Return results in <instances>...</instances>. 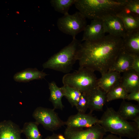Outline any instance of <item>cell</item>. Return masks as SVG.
<instances>
[{
  "label": "cell",
  "instance_id": "5",
  "mask_svg": "<svg viewBox=\"0 0 139 139\" xmlns=\"http://www.w3.org/2000/svg\"><path fill=\"white\" fill-rule=\"evenodd\" d=\"M97 79L94 72L85 68L66 74L62 78L63 85L74 88L81 93H87L97 86Z\"/></svg>",
  "mask_w": 139,
  "mask_h": 139
},
{
  "label": "cell",
  "instance_id": "23",
  "mask_svg": "<svg viewBox=\"0 0 139 139\" xmlns=\"http://www.w3.org/2000/svg\"><path fill=\"white\" fill-rule=\"evenodd\" d=\"M128 94L120 82L114 86L107 93V102L120 99H127Z\"/></svg>",
  "mask_w": 139,
  "mask_h": 139
},
{
  "label": "cell",
  "instance_id": "10",
  "mask_svg": "<svg viewBox=\"0 0 139 139\" xmlns=\"http://www.w3.org/2000/svg\"><path fill=\"white\" fill-rule=\"evenodd\" d=\"M101 20L106 33L121 38L126 34L127 32L122 21L116 15H108Z\"/></svg>",
  "mask_w": 139,
  "mask_h": 139
},
{
  "label": "cell",
  "instance_id": "26",
  "mask_svg": "<svg viewBox=\"0 0 139 139\" xmlns=\"http://www.w3.org/2000/svg\"><path fill=\"white\" fill-rule=\"evenodd\" d=\"M79 113H85L89 107V101L86 93H82L75 106Z\"/></svg>",
  "mask_w": 139,
  "mask_h": 139
},
{
  "label": "cell",
  "instance_id": "11",
  "mask_svg": "<svg viewBox=\"0 0 139 139\" xmlns=\"http://www.w3.org/2000/svg\"><path fill=\"white\" fill-rule=\"evenodd\" d=\"M87 93L89 113L92 114L94 110L102 111L104 105L107 102V93L97 86Z\"/></svg>",
  "mask_w": 139,
  "mask_h": 139
},
{
  "label": "cell",
  "instance_id": "27",
  "mask_svg": "<svg viewBox=\"0 0 139 139\" xmlns=\"http://www.w3.org/2000/svg\"><path fill=\"white\" fill-rule=\"evenodd\" d=\"M125 8L131 13L139 18V0H129Z\"/></svg>",
  "mask_w": 139,
  "mask_h": 139
},
{
  "label": "cell",
  "instance_id": "30",
  "mask_svg": "<svg viewBox=\"0 0 139 139\" xmlns=\"http://www.w3.org/2000/svg\"><path fill=\"white\" fill-rule=\"evenodd\" d=\"M44 139H66L64 136L61 134L53 133L51 136H48Z\"/></svg>",
  "mask_w": 139,
  "mask_h": 139
},
{
  "label": "cell",
  "instance_id": "9",
  "mask_svg": "<svg viewBox=\"0 0 139 139\" xmlns=\"http://www.w3.org/2000/svg\"><path fill=\"white\" fill-rule=\"evenodd\" d=\"M100 119L91 114L78 112L76 114L70 116L65 121V125L68 128L82 129L88 128L96 124H100Z\"/></svg>",
  "mask_w": 139,
  "mask_h": 139
},
{
  "label": "cell",
  "instance_id": "2",
  "mask_svg": "<svg viewBox=\"0 0 139 139\" xmlns=\"http://www.w3.org/2000/svg\"><path fill=\"white\" fill-rule=\"evenodd\" d=\"M129 0H76V8L86 18L101 19L116 15L125 8Z\"/></svg>",
  "mask_w": 139,
  "mask_h": 139
},
{
  "label": "cell",
  "instance_id": "33",
  "mask_svg": "<svg viewBox=\"0 0 139 139\" xmlns=\"http://www.w3.org/2000/svg\"><path fill=\"white\" fill-rule=\"evenodd\" d=\"M136 139H139V134L136 137Z\"/></svg>",
  "mask_w": 139,
  "mask_h": 139
},
{
  "label": "cell",
  "instance_id": "12",
  "mask_svg": "<svg viewBox=\"0 0 139 139\" xmlns=\"http://www.w3.org/2000/svg\"><path fill=\"white\" fill-rule=\"evenodd\" d=\"M81 41H93L99 39L105 36V32L101 19L91 20L84 31Z\"/></svg>",
  "mask_w": 139,
  "mask_h": 139
},
{
  "label": "cell",
  "instance_id": "16",
  "mask_svg": "<svg viewBox=\"0 0 139 139\" xmlns=\"http://www.w3.org/2000/svg\"><path fill=\"white\" fill-rule=\"evenodd\" d=\"M120 73L115 71L108 72L101 75L97 79V86L107 93L115 85L120 82Z\"/></svg>",
  "mask_w": 139,
  "mask_h": 139
},
{
  "label": "cell",
  "instance_id": "25",
  "mask_svg": "<svg viewBox=\"0 0 139 139\" xmlns=\"http://www.w3.org/2000/svg\"><path fill=\"white\" fill-rule=\"evenodd\" d=\"M76 0H51L50 3L55 10L64 15L69 14V10L71 6L74 4Z\"/></svg>",
  "mask_w": 139,
  "mask_h": 139
},
{
  "label": "cell",
  "instance_id": "15",
  "mask_svg": "<svg viewBox=\"0 0 139 139\" xmlns=\"http://www.w3.org/2000/svg\"><path fill=\"white\" fill-rule=\"evenodd\" d=\"M133 61L132 56L121 49L108 72L115 71L120 73L132 69Z\"/></svg>",
  "mask_w": 139,
  "mask_h": 139
},
{
  "label": "cell",
  "instance_id": "4",
  "mask_svg": "<svg viewBox=\"0 0 139 139\" xmlns=\"http://www.w3.org/2000/svg\"><path fill=\"white\" fill-rule=\"evenodd\" d=\"M81 42L76 38L59 51L51 56L42 64L43 68L67 74L72 69L77 60V55Z\"/></svg>",
  "mask_w": 139,
  "mask_h": 139
},
{
  "label": "cell",
  "instance_id": "7",
  "mask_svg": "<svg viewBox=\"0 0 139 139\" xmlns=\"http://www.w3.org/2000/svg\"><path fill=\"white\" fill-rule=\"evenodd\" d=\"M55 110L54 109L38 107L33 111L32 116L39 124L41 125L47 130L53 132L65 125V121L60 118Z\"/></svg>",
  "mask_w": 139,
  "mask_h": 139
},
{
  "label": "cell",
  "instance_id": "1",
  "mask_svg": "<svg viewBox=\"0 0 139 139\" xmlns=\"http://www.w3.org/2000/svg\"><path fill=\"white\" fill-rule=\"evenodd\" d=\"M122 48V38L109 34L95 40L84 41L78 53L79 68L98 71L102 75L111 68Z\"/></svg>",
  "mask_w": 139,
  "mask_h": 139
},
{
  "label": "cell",
  "instance_id": "6",
  "mask_svg": "<svg viewBox=\"0 0 139 139\" xmlns=\"http://www.w3.org/2000/svg\"><path fill=\"white\" fill-rule=\"evenodd\" d=\"M86 19L79 11L76 12L72 14H68L59 18L57 26L61 32L74 39L78 33L83 31L87 25Z\"/></svg>",
  "mask_w": 139,
  "mask_h": 139
},
{
  "label": "cell",
  "instance_id": "8",
  "mask_svg": "<svg viewBox=\"0 0 139 139\" xmlns=\"http://www.w3.org/2000/svg\"><path fill=\"white\" fill-rule=\"evenodd\" d=\"M106 132L98 124L86 129L66 128L64 132L66 139H102Z\"/></svg>",
  "mask_w": 139,
  "mask_h": 139
},
{
  "label": "cell",
  "instance_id": "29",
  "mask_svg": "<svg viewBox=\"0 0 139 139\" xmlns=\"http://www.w3.org/2000/svg\"><path fill=\"white\" fill-rule=\"evenodd\" d=\"M132 56L133 58L132 69L139 73V56Z\"/></svg>",
  "mask_w": 139,
  "mask_h": 139
},
{
  "label": "cell",
  "instance_id": "32",
  "mask_svg": "<svg viewBox=\"0 0 139 139\" xmlns=\"http://www.w3.org/2000/svg\"><path fill=\"white\" fill-rule=\"evenodd\" d=\"M137 126L139 127V116L137 117L133 121Z\"/></svg>",
  "mask_w": 139,
  "mask_h": 139
},
{
  "label": "cell",
  "instance_id": "20",
  "mask_svg": "<svg viewBox=\"0 0 139 139\" xmlns=\"http://www.w3.org/2000/svg\"><path fill=\"white\" fill-rule=\"evenodd\" d=\"M117 112L125 120L133 121L135 118L139 116V106L123 100Z\"/></svg>",
  "mask_w": 139,
  "mask_h": 139
},
{
  "label": "cell",
  "instance_id": "3",
  "mask_svg": "<svg viewBox=\"0 0 139 139\" xmlns=\"http://www.w3.org/2000/svg\"><path fill=\"white\" fill-rule=\"evenodd\" d=\"M99 119L106 132L129 138H135L139 134V127L135 122L125 120L112 107L108 108Z\"/></svg>",
  "mask_w": 139,
  "mask_h": 139
},
{
  "label": "cell",
  "instance_id": "14",
  "mask_svg": "<svg viewBox=\"0 0 139 139\" xmlns=\"http://www.w3.org/2000/svg\"><path fill=\"white\" fill-rule=\"evenodd\" d=\"M122 40V49L132 56H139V30L127 32Z\"/></svg>",
  "mask_w": 139,
  "mask_h": 139
},
{
  "label": "cell",
  "instance_id": "17",
  "mask_svg": "<svg viewBox=\"0 0 139 139\" xmlns=\"http://www.w3.org/2000/svg\"><path fill=\"white\" fill-rule=\"evenodd\" d=\"M123 73L120 82L128 93L139 90V73L132 69Z\"/></svg>",
  "mask_w": 139,
  "mask_h": 139
},
{
  "label": "cell",
  "instance_id": "19",
  "mask_svg": "<svg viewBox=\"0 0 139 139\" xmlns=\"http://www.w3.org/2000/svg\"><path fill=\"white\" fill-rule=\"evenodd\" d=\"M116 15L122 21L127 32L139 30V18L131 13L125 8Z\"/></svg>",
  "mask_w": 139,
  "mask_h": 139
},
{
  "label": "cell",
  "instance_id": "13",
  "mask_svg": "<svg viewBox=\"0 0 139 139\" xmlns=\"http://www.w3.org/2000/svg\"><path fill=\"white\" fill-rule=\"evenodd\" d=\"M22 129L10 120L0 122V139H22Z\"/></svg>",
  "mask_w": 139,
  "mask_h": 139
},
{
  "label": "cell",
  "instance_id": "31",
  "mask_svg": "<svg viewBox=\"0 0 139 139\" xmlns=\"http://www.w3.org/2000/svg\"><path fill=\"white\" fill-rule=\"evenodd\" d=\"M102 139H123L120 136L118 137L113 134H111L107 135Z\"/></svg>",
  "mask_w": 139,
  "mask_h": 139
},
{
  "label": "cell",
  "instance_id": "18",
  "mask_svg": "<svg viewBox=\"0 0 139 139\" xmlns=\"http://www.w3.org/2000/svg\"><path fill=\"white\" fill-rule=\"evenodd\" d=\"M47 75L45 73L36 68H28L16 73L13 76V79L16 82H27L35 80L42 79Z\"/></svg>",
  "mask_w": 139,
  "mask_h": 139
},
{
  "label": "cell",
  "instance_id": "22",
  "mask_svg": "<svg viewBox=\"0 0 139 139\" xmlns=\"http://www.w3.org/2000/svg\"><path fill=\"white\" fill-rule=\"evenodd\" d=\"M39 125L36 121L24 123L22 131V133L25 135L26 139H42V136L38 128Z\"/></svg>",
  "mask_w": 139,
  "mask_h": 139
},
{
  "label": "cell",
  "instance_id": "24",
  "mask_svg": "<svg viewBox=\"0 0 139 139\" xmlns=\"http://www.w3.org/2000/svg\"><path fill=\"white\" fill-rule=\"evenodd\" d=\"M64 95L71 105L75 106L80 99L81 93L77 89L67 85L60 87Z\"/></svg>",
  "mask_w": 139,
  "mask_h": 139
},
{
  "label": "cell",
  "instance_id": "28",
  "mask_svg": "<svg viewBox=\"0 0 139 139\" xmlns=\"http://www.w3.org/2000/svg\"><path fill=\"white\" fill-rule=\"evenodd\" d=\"M134 100L139 103V90L132 92L128 94L127 99Z\"/></svg>",
  "mask_w": 139,
  "mask_h": 139
},
{
  "label": "cell",
  "instance_id": "21",
  "mask_svg": "<svg viewBox=\"0 0 139 139\" xmlns=\"http://www.w3.org/2000/svg\"><path fill=\"white\" fill-rule=\"evenodd\" d=\"M50 91L49 100L52 103L54 109L63 110L64 106L62 102V98L64 96L61 88L59 87L54 81L49 83Z\"/></svg>",
  "mask_w": 139,
  "mask_h": 139
}]
</instances>
